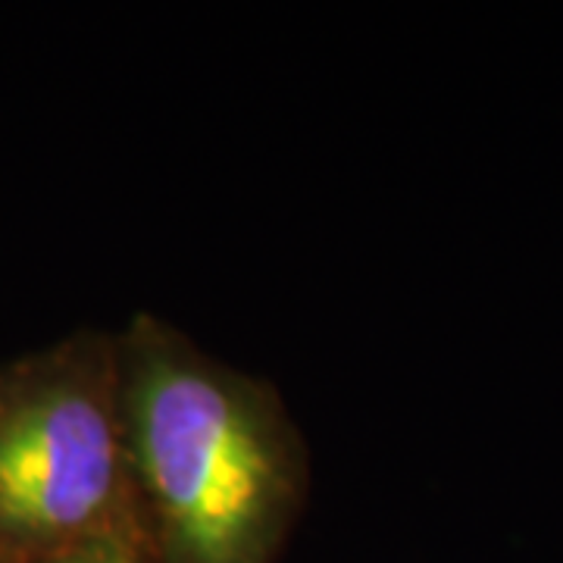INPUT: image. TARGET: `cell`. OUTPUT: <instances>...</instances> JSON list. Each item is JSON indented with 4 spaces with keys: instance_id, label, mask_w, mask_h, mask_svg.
Masks as SVG:
<instances>
[{
    "instance_id": "7a4b0ae2",
    "label": "cell",
    "mask_w": 563,
    "mask_h": 563,
    "mask_svg": "<svg viewBox=\"0 0 563 563\" xmlns=\"http://www.w3.org/2000/svg\"><path fill=\"white\" fill-rule=\"evenodd\" d=\"M141 536L117 335L85 332L0 366V563Z\"/></svg>"
},
{
    "instance_id": "6da1fadb",
    "label": "cell",
    "mask_w": 563,
    "mask_h": 563,
    "mask_svg": "<svg viewBox=\"0 0 563 563\" xmlns=\"http://www.w3.org/2000/svg\"><path fill=\"white\" fill-rule=\"evenodd\" d=\"M122 435L144 544L161 563H276L307 492L279 395L139 313L117 335Z\"/></svg>"
},
{
    "instance_id": "3957f363",
    "label": "cell",
    "mask_w": 563,
    "mask_h": 563,
    "mask_svg": "<svg viewBox=\"0 0 563 563\" xmlns=\"http://www.w3.org/2000/svg\"><path fill=\"white\" fill-rule=\"evenodd\" d=\"M32 563H161L141 536H101Z\"/></svg>"
}]
</instances>
